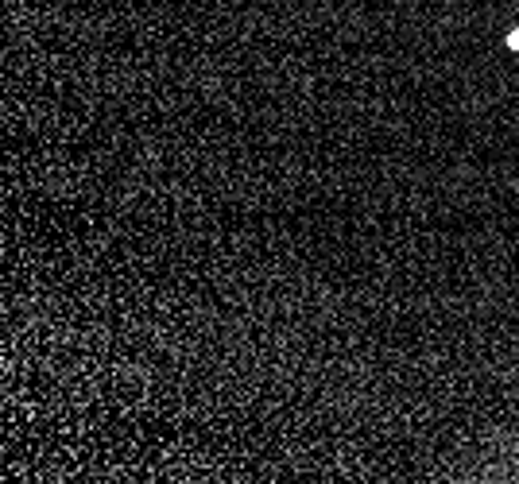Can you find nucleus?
<instances>
[{
	"instance_id": "1",
	"label": "nucleus",
	"mask_w": 519,
	"mask_h": 484,
	"mask_svg": "<svg viewBox=\"0 0 519 484\" xmlns=\"http://www.w3.org/2000/svg\"><path fill=\"white\" fill-rule=\"evenodd\" d=\"M508 47H512V51H519V31H512V35H508Z\"/></svg>"
}]
</instances>
